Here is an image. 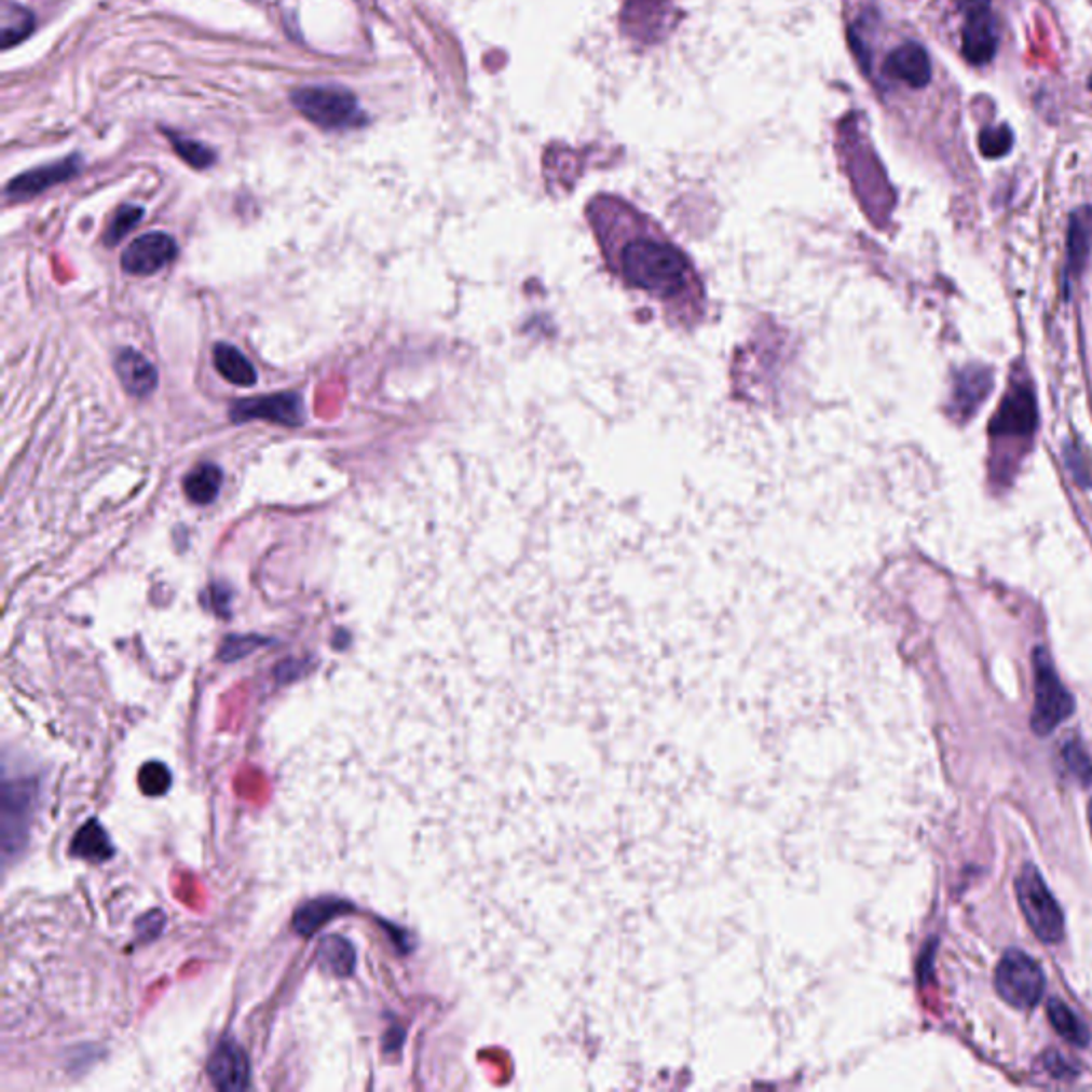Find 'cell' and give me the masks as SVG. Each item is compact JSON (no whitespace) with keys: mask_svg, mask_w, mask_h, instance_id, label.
<instances>
[{"mask_svg":"<svg viewBox=\"0 0 1092 1092\" xmlns=\"http://www.w3.org/2000/svg\"><path fill=\"white\" fill-rule=\"evenodd\" d=\"M596 229L609 265L630 286L657 297L677 316L702 314V286L687 257L626 207L602 205Z\"/></svg>","mask_w":1092,"mask_h":1092,"instance_id":"6da1fadb","label":"cell"},{"mask_svg":"<svg viewBox=\"0 0 1092 1092\" xmlns=\"http://www.w3.org/2000/svg\"><path fill=\"white\" fill-rule=\"evenodd\" d=\"M295 109L325 131H351L367 122L357 96L342 86H305L290 94Z\"/></svg>","mask_w":1092,"mask_h":1092,"instance_id":"7a4b0ae2","label":"cell"},{"mask_svg":"<svg viewBox=\"0 0 1092 1092\" xmlns=\"http://www.w3.org/2000/svg\"><path fill=\"white\" fill-rule=\"evenodd\" d=\"M1015 899L1035 937L1054 945L1065 934V917L1046 879L1033 864H1024L1015 877Z\"/></svg>","mask_w":1092,"mask_h":1092,"instance_id":"3957f363","label":"cell"},{"mask_svg":"<svg viewBox=\"0 0 1092 1092\" xmlns=\"http://www.w3.org/2000/svg\"><path fill=\"white\" fill-rule=\"evenodd\" d=\"M1033 672H1035V707L1030 726L1039 736H1048L1071 718L1076 702L1074 696L1061 683L1052 657L1043 646H1037L1033 653Z\"/></svg>","mask_w":1092,"mask_h":1092,"instance_id":"277c9868","label":"cell"},{"mask_svg":"<svg viewBox=\"0 0 1092 1092\" xmlns=\"http://www.w3.org/2000/svg\"><path fill=\"white\" fill-rule=\"evenodd\" d=\"M995 986L1002 1001L1015 1009H1033L1046 991L1041 967L1024 952L1009 950L997 967Z\"/></svg>","mask_w":1092,"mask_h":1092,"instance_id":"5b68a950","label":"cell"},{"mask_svg":"<svg viewBox=\"0 0 1092 1092\" xmlns=\"http://www.w3.org/2000/svg\"><path fill=\"white\" fill-rule=\"evenodd\" d=\"M965 13L963 56L975 65H988L999 50V26L993 13V0H956Z\"/></svg>","mask_w":1092,"mask_h":1092,"instance_id":"8992f818","label":"cell"},{"mask_svg":"<svg viewBox=\"0 0 1092 1092\" xmlns=\"http://www.w3.org/2000/svg\"><path fill=\"white\" fill-rule=\"evenodd\" d=\"M1037 401L1030 384L1026 380L1013 382L1009 391L1002 397L1001 406L997 408L988 432L993 438H1009V440H1024L1033 438L1037 429Z\"/></svg>","mask_w":1092,"mask_h":1092,"instance_id":"52a82bcc","label":"cell"},{"mask_svg":"<svg viewBox=\"0 0 1092 1092\" xmlns=\"http://www.w3.org/2000/svg\"><path fill=\"white\" fill-rule=\"evenodd\" d=\"M993 391V371L984 365H967L954 373L950 393V417L956 423H967L980 412Z\"/></svg>","mask_w":1092,"mask_h":1092,"instance_id":"ba28073f","label":"cell"},{"mask_svg":"<svg viewBox=\"0 0 1092 1092\" xmlns=\"http://www.w3.org/2000/svg\"><path fill=\"white\" fill-rule=\"evenodd\" d=\"M231 419L235 423L263 419L279 425L297 427L303 425L305 408L299 395L295 393H275V395H263L255 399H240L231 406Z\"/></svg>","mask_w":1092,"mask_h":1092,"instance_id":"9c48e42d","label":"cell"},{"mask_svg":"<svg viewBox=\"0 0 1092 1092\" xmlns=\"http://www.w3.org/2000/svg\"><path fill=\"white\" fill-rule=\"evenodd\" d=\"M178 255V244L167 233H146L137 237L122 255V270L133 275H152L169 265Z\"/></svg>","mask_w":1092,"mask_h":1092,"instance_id":"30bf717a","label":"cell"},{"mask_svg":"<svg viewBox=\"0 0 1092 1092\" xmlns=\"http://www.w3.org/2000/svg\"><path fill=\"white\" fill-rule=\"evenodd\" d=\"M80 169H82V159L80 156H69V159H63L58 163H50V165L30 169V172H26V174H22V176H17L15 180L9 182V186H6V196L15 199V201H24V199L37 196V194H41L43 190H47L52 186H58V183L76 178L80 174Z\"/></svg>","mask_w":1092,"mask_h":1092,"instance_id":"8fae6325","label":"cell"},{"mask_svg":"<svg viewBox=\"0 0 1092 1092\" xmlns=\"http://www.w3.org/2000/svg\"><path fill=\"white\" fill-rule=\"evenodd\" d=\"M884 73L911 88H924L932 78L928 52L919 43L907 41L886 58Z\"/></svg>","mask_w":1092,"mask_h":1092,"instance_id":"7c38bea8","label":"cell"},{"mask_svg":"<svg viewBox=\"0 0 1092 1092\" xmlns=\"http://www.w3.org/2000/svg\"><path fill=\"white\" fill-rule=\"evenodd\" d=\"M1092 250V207L1082 205L1069 218L1067 233V273L1071 277L1082 275L1089 265Z\"/></svg>","mask_w":1092,"mask_h":1092,"instance_id":"4fadbf2b","label":"cell"},{"mask_svg":"<svg viewBox=\"0 0 1092 1092\" xmlns=\"http://www.w3.org/2000/svg\"><path fill=\"white\" fill-rule=\"evenodd\" d=\"M115 373L122 386L135 397H148L159 382V373L141 353L133 349H124L115 357Z\"/></svg>","mask_w":1092,"mask_h":1092,"instance_id":"5bb4252c","label":"cell"},{"mask_svg":"<svg viewBox=\"0 0 1092 1092\" xmlns=\"http://www.w3.org/2000/svg\"><path fill=\"white\" fill-rule=\"evenodd\" d=\"M209 1076L222 1091H240L248 1087V1061L233 1043H222L209 1061Z\"/></svg>","mask_w":1092,"mask_h":1092,"instance_id":"9a60e30c","label":"cell"},{"mask_svg":"<svg viewBox=\"0 0 1092 1092\" xmlns=\"http://www.w3.org/2000/svg\"><path fill=\"white\" fill-rule=\"evenodd\" d=\"M222 484V472L216 463H201L183 478V493L194 504H211Z\"/></svg>","mask_w":1092,"mask_h":1092,"instance_id":"2e32d148","label":"cell"},{"mask_svg":"<svg viewBox=\"0 0 1092 1092\" xmlns=\"http://www.w3.org/2000/svg\"><path fill=\"white\" fill-rule=\"evenodd\" d=\"M214 365L218 373L237 386H252L257 382V371L252 364L231 344L214 346Z\"/></svg>","mask_w":1092,"mask_h":1092,"instance_id":"e0dca14e","label":"cell"},{"mask_svg":"<svg viewBox=\"0 0 1092 1092\" xmlns=\"http://www.w3.org/2000/svg\"><path fill=\"white\" fill-rule=\"evenodd\" d=\"M0 17H2V26H0L2 50H9V47L22 43L35 30V15L17 2L4 0Z\"/></svg>","mask_w":1092,"mask_h":1092,"instance_id":"ac0fdd59","label":"cell"},{"mask_svg":"<svg viewBox=\"0 0 1092 1092\" xmlns=\"http://www.w3.org/2000/svg\"><path fill=\"white\" fill-rule=\"evenodd\" d=\"M1048 1018L1063 1039H1067L1069 1043H1074L1078 1048L1089 1046V1041H1091L1089 1028L1065 1002L1059 1001V999L1048 1001Z\"/></svg>","mask_w":1092,"mask_h":1092,"instance_id":"d6986e66","label":"cell"},{"mask_svg":"<svg viewBox=\"0 0 1092 1092\" xmlns=\"http://www.w3.org/2000/svg\"><path fill=\"white\" fill-rule=\"evenodd\" d=\"M1061 755H1063V762L1067 766V770L1087 788L1092 783V760L1089 755V751L1084 749V745L1078 740V738H1071L1063 745L1061 749Z\"/></svg>","mask_w":1092,"mask_h":1092,"instance_id":"ffe728a7","label":"cell"},{"mask_svg":"<svg viewBox=\"0 0 1092 1092\" xmlns=\"http://www.w3.org/2000/svg\"><path fill=\"white\" fill-rule=\"evenodd\" d=\"M169 141L174 144L176 152L180 154V159L186 161L190 167L194 169H207L216 163V154L214 150H209L205 144H199L190 137H182V135H176V133H169Z\"/></svg>","mask_w":1092,"mask_h":1092,"instance_id":"44dd1931","label":"cell"},{"mask_svg":"<svg viewBox=\"0 0 1092 1092\" xmlns=\"http://www.w3.org/2000/svg\"><path fill=\"white\" fill-rule=\"evenodd\" d=\"M980 152L986 159H1002L1013 148V133L1007 124L988 126L980 133Z\"/></svg>","mask_w":1092,"mask_h":1092,"instance_id":"7402d4cb","label":"cell"},{"mask_svg":"<svg viewBox=\"0 0 1092 1092\" xmlns=\"http://www.w3.org/2000/svg\"><path fill=\"white\" fill-rule=\"evenodd\" d=\"M320 952H323L325 965L329 969H333L336 973H349L355 967V952H353V947L346 941L338 939V937L327 939L323 943Z\"/></svg>","mask_w":1092,"mask_h":1092,"instance_id":"603a6c76","label":"cell"},{"mask_svg":"<svg viewBox=\"0 0 1092 1092\" xmlns=\"http://www.w3.org/2000/svg\"><path fill=\"white\" fill-rule=\"evenodd\" d=\"M73 851L84 858H91V860H100L103 856H107L111 851V847L107 843L105 832L96 823H91L78 834V838L73 843Z\"/></svg>","mask_w":1092,"mask_h":1092,"instance_id":"cb8c5ba5","label":"cell"},{"mask_svg":"<svg viewBox=\"0 0 1092 1092\" xmlns=\"http://www.w3.org/2000/svg\"><path fill=\"white\" fill-rule=\"evenodd\" d=\"M144 218V209L137 207V205H124L120 207V211L113 216L109 229H107V235H105V244L107 246H115L128 231H133L139 220Z\"/></svg>","mask_w":1092,"mask_h":1092,"instance_id":"d4e9b609","label":"cell"},{"mask_svg":"<svg viewBox=\"0 0 1092 1092\" xmlns=\"http://www.w3.org/2000/svg\"><path fill=\"white\" fill-rule=\"evenodd\" d=\"M1063 453H1065L1067 467H1069L1071 476L1076 478V482H1080V484H1082V489H1089V487H1091L1089 459L1084 455V449L1080 447V442H1078V440H1069V442H1065Z\"/></svg>","mask_w":1092,"mask_h":1092,"instance_id":"484cf974","label":"cell"},{"mask_svg":"<svg viewBox=\"0 0 1092 1092\" xmlns=\"http://www.w3.org/2000/svg\"><path fill=\"white\" fill-rule=\"evenodd\" d=\"M139 783H141L144 792L159 796V794L167 792V788L172 783V775L163 764H148L139 773Z\"/></svg>","mask_w":1092,"mask_h":1092,"instance_id":"4316f807","label":"cell"},{"mask_svg":"<svg viewBox=\"0 0 1092 1092\" xmlns=\"http://www.w3.org/2000/svg\"><path fill=\"white\" fill-rule=\"evenodd\" d=\"M333 905H308L305 910L297 913V928L301 932H314L331 913H333Z\"/></svg>","mask_w":1092,"mask_h":1092,"instance_id":"83f0119b","label":"cell"},{"mask_svg":"<svg viewBox=\"0 0 1092 1092\" xmlns=\"http://www.w3.org/2000/svg\"><path fill=\"white\" fill-rule=\"evenodd\" d=\"M1043 1067L1052 1074V1078H1059V1080H1074L1076 1078V1069L1065 1061L1063 1054L1059 1052H1046L1043 1054Z\"/></svg>","mask_w":1092,"mask_h":1092,"instance_id":"f1b7e54d","label":"cell"},{"mask_svg":"<svg viewBox=\"0 0 1092 1092\" xmlns=\"http://www.w3.org/2000/svg\"><path fill=\"white\" fill-rule=\"evenodd\" d=\"M1089 823H1091V832H1092V801L1091 805H1089Z\"/></svg>","mask_w":1092,"mask_h":1092,"instance_id":"f546056e","label":"cell"},{"mask_svg":"<svg viewBox=\"0 0 1092 1092\" xmlns=\"http://www.w3.org/2000/svg\"><path fill=\"white\" fill-rule=\"evenodd\" d=\"M1089 88H1091V92H1092V76H1091V78H1089Z\"/></svg>","mask_w":1092,"mask_h":1092,"instance_id":"4dcf8cb0","label":"cell"}]
</instances>
